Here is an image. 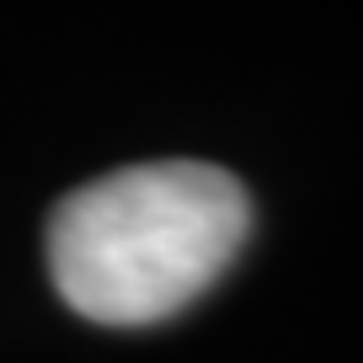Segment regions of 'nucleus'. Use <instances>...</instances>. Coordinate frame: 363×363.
Instances as JSON below:
<instances>
[{
    "instance_id": "obj_1",
    "label": "nucleus",
    "mask_w": 363,
    "mask_h": 363,
    "mask_svg": "<svg viewBox=\"0 0 363 363\" xmlns=\"http://www.w3.org/2000/svg\"><path fill=\"white\" fill-rule=\"evenodd\" d=\"M251 235V198L208 160H145L59 198L48 272L75 315L150 326L193 305Z\"/></svg>"
}]
</instances>
